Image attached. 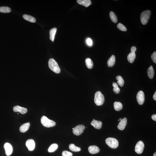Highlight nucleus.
Listing matches in <instances>:
<instances>
[{"label": "nucleus", "mask_w": 156, "mask_h": 156, "mask_svg": "<svg viewBox=\"0 0 156 156\" xmlns=\"http://www.w3.org/2000/svg\"><path fill=\"white\" fill-rule=\"evenodd\" d=\"M91 125L93 126L95 128L97 129H100L101 128L102 123L101 121H98L97 120L93 119V121L91 123Z\"/></svg>", "instance_id": "14"}, {"label": "nucleus", "mask_w": 156, "mask_h": 156, "mask_svg": "<svg viewBox=\"0 0 156 156\" xmlns=\"http://www.w3.org/2000/svg\"><path fill=\"white\" fill-rule=\"evenodd\" d=\"M110 19L113 22L115 23H117L118 19L117 16L112 11H111L110 13Z\"/></svg>", "instance_id": "26"}, {"label": "nucleus", "mask_w": 156, "mask_h": 156, "mask_svg": "<svg viewBox=\"0 0 156 156\" xmlns=\"http://www.w3.org/2000/svg\"><path fill=\"white\" fill-rule=\"evenodd\" d=\"M151 13V11L149 10L144 11L142 13L140 18L141 23L143 25L146 24L150 19Z\"/></svg>", "instance_id": "3"}, {"label": "nucleus", "mask_w": 156, "mask_h": 156, "mask_svg": "<svg viewBox=\"0 0 156 156\" xmlns=\"http://www.w3.org/2000/svg\"><path fill=\"white\" fill-rule=\"evenodd\" d=\"M85 129V127L83 125H78L73 128V132L75 135H80L83 133Z\"/></svg>", "instance_id": "7"}, {"label": "nucleus", "mask_w": 156, "mask_h": 156, "mask_svg": "<svg viewBox=\"0 0 156 156\" xmlns=\"http://www.w3.org/2000/svg\"><path fill=\"white\" fill-rule=\"evenodd\" d=\"M118 121H120V120H118Z\"/></svg>", "instance_id": "38"}, {"label": "nucleus", "mask_w": 156, "mask_h": 156, "mask_svg": "<svg viewBox=\"0 0 156 156\" xmlns=\"http://www.w3.org/2000/svg\"><path fill=\"white\" fill-rule=\"evenodd\" d=\"M144 144L142 141H139L136 144L135 150L136 153L138 154H142L144 151Z\"/></svg>", "instance_id": "8"}, {"label": "nucleus", "mask_w": 156, "mask_h": 156, "mask_svg": "<svg viewBox=\"0 0 156 156\" xmlns=\"http://www.w3.org/2000/svg\"><path fill=\"white\" fill-rule=\"evenodd\" d=\"M48 66L49 68L55 73H60V69L57 62L53 59H49Z\"/></svg>", "instance_id": "1"}, {"label": "nucleus", "mask_w": 156, "mask_h": 156, "mask_svg": "<svg viewBox=\"0 0 156 156\" xmlns=\"http://www.w3.org/2000/svg\"><path fill=\"white\" fill-rule=\"evenodd\" d=\"M26 145L30 151H33L35 147V142L32 139H29L26 141Z\"/></svg>", "instance_id": "10"}, {"label": "nucleus", "mask_w": 156, "mask_h": 156, "mask_svg": "<svg viewBox=\"0 0 156 156\" xmlns=\"http://www.w3.org/2000/svg\"><path fill=\"white\" fill-rule=\"evenodd\" d=\"M41 122L42 125L47 127H53L56 125V123L55 121L49 120L45 116H42L41 118Z\"/></svg>", "instance_id": "4"}, {"label": "nucleus", "mask_w": 156, "mask_h": 156, "mask_svg": "<svg viewBox=\"0 0 156 156\" xmlns=\"http://www.w3.org/2000/svg\"><path fill=\"white\" fill-rule=\"evenodd\" d=\"M114 106L115 110L117 111H119L121 110L123 107L122 104L120 102H115Z\"/></svg>", "instance_id": "21"}, {"label": "nucleus", "mask_w": 156, "mask_h": 156, "mask_svg": "<svg viewBox=\"0 0 156 156\" xmlns=\"http://www.w3.org/2000/svg\"><path fill=\"white\" fill-rule=\"evenodd\" d=\"M116 79L118 80L117 83L121 87H122L124 85V81L122 77L118 76H116Z\"/></svg>", "instance_id": "28"}, {"label": "nucleus", "mask_w": 156, "mask_h": 156, "mask_svg": "<svg viewBox=\"0 0 156 156\" xmlns=\"http://www.w3.org/2000/svg\"><path fill=\"white\" fill-rule=\"evenodd\" d=\"M127 120L126 118H124L121 121H120V123L118 126V128L119 130H124L125 128L126 125L127 124Z\"/></svg>", "instance_id": "12"}, {"label": "nucleus", "mask_w": 156, "mask_h": 156, "mask_svg": "<svg viewBox=\"0 0 156 156\" xmlns=\"http://www.w3.org/2000/svg\"><path fill=\"white\" fill-rule=\"evenodd\" d=\"M86 43H87V45L89 46H91L93 44V42L91 39L90 38H88L86 40Z\"/></svg>", "instance_id": "33"}, {"label": "nucleus", "mask_w": 156, "mask_h": 156, "mask_svg": "<svg viewBox=\"0 0 156 156\" xmlns=\"http://www.w3.org/2000/svg\"><path fill=\"white\" fill-rule=\"evenodd\" d=\"M57 29L56 28H53L51 29L49 31V34L50 35L49 38L51 41L53 42L54 41L55 36L56 32Z\"/></svg>", "instance_id": "19"}, {"label": "nucleus", "mask_w": 156, "mask_h": 156, "mask_svg": "<svg viewBox=\"0 0 156 156\" xmlns=\"http://www.w3.org/2000/svg\"><path fill=\"white\" fill-rule=\"evenodd\" d=\"M4 147L7 156H9L11 155L13 151L12 146L9 143H6L4 144Z\"/></svg>", "instance_id": "11"}, {"label": "nucleus", "mask_w": 156, "mask_h": 156, "mask_svg": "<svg viewBox=\"0 0 156 156\" xmlns=\"http://www.w3.org/2000/svg\"><path fill=\"white\" fill-rule=\"evenodd\" d=\"M86 65L88 68L91 69L93 67V61L90 58H88L86 59Z\"/></svg>", "instance_id": "23"}, {"label": "nucleus", "mask_w": 156, "mask_h": 156, "mask_svg": "<svg viewBox=\"0 0 156 156\" xmlns=\"http://www.w3.org/2000/svg\"><path fill=\"white\" fill-rule=\"evenodd\" d=\"M13 110L15 112H19L22 114H25L27 112V110L26 108L18 106H14L13 108Z\"/></svg>", "instance_id": "13"}, {"label": "nucleus", "mask_w": 156, "mask_h": 156, "mask_svg": "<svg viewBox=\"0 0 156 156\" xmlns=\"http://www.w3.org/2000/svg\"><path fill=\"white\" fill-rule=\"evenodd\" d=\"M106 144L110 148L113 149L117 148L119 146V142L118 140L113 138H108L106 139Z\"/></svg>", "instance_id": "5"}, {"label": "nucleus", "mask_w": 156, "mask_h": 156, "mask_svg": "<svg viewBox=\"0 0 156 156\" xmlns=\"http://www.w3.org/2000/svg\"><path fill=\"white\" fill-rule=\"evenodd\" d=\"M77 2L79 5L87 7L91 5V2L90 0H77Z\"/></svg>", "instance_id": "16"}, {"label": "nucleus", "mask_w": 156, "mask_h": 156, "mask_svg": "<svg viewBox=\"0 0 156 156\" xmlns=\"http://www.w3.org/2000/svg\"><path fill=\"white\" fill-rule=\"evenodd\" d=\"M62 156H72L73 154L71 152L67 151H64L62 152Z\"/></svg>", "instance_id": "31"}, {"label": "nucleus", "mask_w": 156, "mask_h": 156, "mask_svg": "<svg viewBox=\"0 0 156 156\" xmlns=\"http://www.w3.org/2000/svg\"><path fill=\"white\" fill-rule=\"evenodd\" d=\"M30 126V123L29 122L24 123L19 128V130L21 132H25L28 130Z\"/></svg>", "instance_id": "18"}, {"label": "nucleus", "mask_w": 156, "mask_h": 156, "mask_svg": "<svg viewBox=\"0 0 156 156\" xmlns=\"http://www.w3.org/2000/svg\"><path fill=\"white\" fill-rule=\"evenodd\" d=\"M137 100L138 104L140 105L144 104V95L142 91H140L137 93Z\"/></svg>", "instance_id": "9"}, {"label": "nucleus", "mask_w": 156, "mask_h": 156, "mask_svg": "<svg viewBox=\"0 0 156 156\" xmlns=\"http://www.w3.org/2000/svg\"><path fill=\"white\" fill-rule=\"evenodd\" d=\"M94 102L97 106H100L103 104L104 102V97L101 92L98 91L95 94Z\"/></svg>", "instance_id": "2"}, {"label": "nucleus", "mask_w": 156, "mask_h": 156, "mask_svg": "<svg viewBox=\"0 0 156 156\" xmlns=\"http://www.w3.org/2000/svg\"><path fill=\"white\" fill-rule=\"evenodd\" d=\"M112 85L113 88H114L113 90L114 93L117 94L120 93V89L119 88L117 84L115 83H113Z\"/></svg>", "instance_id": "29"}, {"label": "nucleus", "mask_w": 156, "mask_h": 156, "mask_svg": "<svg viewBox=\"0 0 156 156\" xmlns=\"http://www.w3.org/2000/svg\"><path fill=\"white\" fill-rule=\"evenodd\" d=\"M153 99H154V100H156V92H155V93H154V96H153Z\"/></svg>", "instance_id": "35"}, {"label": "nucleus", "mask_w": 156, "mask_h": 156, "mask_svg": "<svg viewBox=\"0 0 156 156\" xmlns=\"http://www.w3.org/2000/svg\"><path fill=\"white\" fill-rule=\"evenodd\" d=\"M137 50V48L133 46L131 48V52L127 56V59L128 62L130 63H132L134 62L136 57L135 52Z\"/></svg>", "instance_id": "6"}, {"label": "nucleus", "mask_w": 156, "mask_h": 156, "mask_svg": "<svg viewBox=\"0 0 156 156\" xmlns=\"http://www.w3.org/2000/svg\"><path fill=\"white\" fill-rule=\"evenodd\" d=\"M152 119L154 121H156V114H154L153 115L151 116Z\"/></svg>", "instance_id": "34"}, {"label": "nucleus", "mask_w": 156, "mask_h": 156, "mask_svg": "<svg viewBox=\"0 0 156 156\" xmlns=\"http://www.w3.org/2000/svg\"><path fill=\"white\" fill-rule=\"evenodd\" d=\"M117 28L120 30L123 31H126L127 30L126 28L124 25L121 23H119L117 25Z\"/></svg>", "instance_id": "30"}, {"label": "nucleus", "mask_w": 156, "mask_h": 156, "mask_svg": "<svg viewBox=\"0 0 156 156\" xmlns=\"http://www.w3.org/2000/svg\"><path fill=\"white\" fill-rule=\"evenodd\" d=\"M23 18L25 20L32 23H35L36 22V19L33 17L27 15H23Z\"/></svg>", "instance_id": "20"}, {"label": "nucleus", "mask_w": 156, "mask_h": 156, "mask_svg": "<svg viewBox=\"0 0 156 156\" xmlns=\"http://www.w3.org/2000/svg\"><path fill=\"white\" fill-rule=\"evenodd\" d=\"M153 156H156V152L153 155Z\"/></svg>", "instance_id": "36"}, {"label": "nucleus", "mask_w": 156, "mask_h": 156, "mask_svg": "<svg viewBox=\"0 0 156 156\" xmlns=\"http://www.w3.org/2000/svg\"><path fill=\"white\" fill-rule=\"evenodd\" d=\"M151 58L154 63H156V52H154L151 55Z\"/></svg>", "instance_id": "32"}, {"label": "nucleus", "mask_w": 156, "mask_h": 156, "mask_svg": "<svg viewBox=\"0 0 156 156\" xmlns=\"http://www.w3.org/2000/svg\"><path fill=\"white\" fill-rule=\"evenodd\" d=\"M147 73L150 79H152L154 76V72L152 66H150L148 70H147Z\"/></svg>", "instance_id": "22"}, {"label": "nucleus", "mask_w": 156, "mask_h": 156, "mask_svg": "<svg viewBox=\"0 0 156 156\" xmlns=\"http://www.w3.org/2000/svg\"><path fill=\"white\" fill-rule=\"evenodd\" d=\"M88 150L89 152L92 154H97L100 151L99 147L95 145L90 146L89 147Z\"/></svg>", "instance_id": "15"}, {"label": "nucleus", "mask_w": 156, "mask_h": 156, "mask_svg": "<svg viewBox=\"0 0 156 156\" xmlns=\"http://www.w3.org/2000/svg\"><path fill=\"white\" fill-rule=\"evenodd\" d=\"M122 120V119L121 118H120V119H119V120H120V121H121Z\"/></svg>", "instance_id": "37"}, {"label": "nucleus", "mask_w": 156, "mask_h": 156, "mask_svg": "<svg viewBox=\"0 0 156 156\" xmlns=\"http://www.w3.org/2000/svg\"><path fill=\"white\" fill-rule=\"evenodd\" d=\"M58 146L57 144H52L49 147L48 151L49 152H53L56 151L58 148Z\"/></svg>", "instance_id": "24"}, {"label": "nucleus", "mask_w": 156, "mask_h": 156, "mask_svg": "<svg viewBox=\"0 0 156 156\" xmlns=\"http://www.w3.org/2000/svg\"><path fill=\"white\" fill-rule=\"evenodd\" d=\"M115 62V57L112 55L109 58L107 62V64L108 67H112L114 66Z\"/></svg>", "instance_id": "17"}, {"label": "nucleus", "mask_w": 156, "mask_h": 156, "mask_svg": "<svg viewBox=\"0 0 156 156\" xmlns=\"http://www.w3.org/2000/svg\"><path fill=\"white\" fill-rule=\"evenodd\" d=\"M69 147L71 150L74 152L80 151L81 150L80 147L76 146L73 144H69Z\"/></svg>", "instance_id": "25"}, {"label": "nucleus", "mask_w": 156, "mask_h": 156, "mask_svg": "<svg viewBox=\"0 0 156 156\" xmlns=\"http://www.w3.org/2000/svg\"><path fill=\"white\" fill-rule=\"evenodd\" d=\"M11 9L9 7L2 6L0 7V12L8 13L11 12Z\"/></svg>", "instance_id": "27"}]
</instances>
